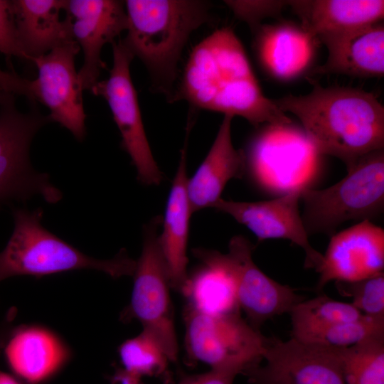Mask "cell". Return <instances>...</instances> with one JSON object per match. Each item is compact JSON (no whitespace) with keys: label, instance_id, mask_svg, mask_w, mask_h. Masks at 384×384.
Listing matches in <instances>:
<instances>
[{"label":"cell","instance_id":"obj_13","mask_svg":"<svg viewBox=\"0 0 384 384\" xmlns=\"http://www.w3.org/2000/svg\"><path fill=\"white\" fill-rule=\"evenodd\" d=\"M65 19L73 40L83 52V63L78 71L83 90H90L100 81L105 64L103 46L115 41L127 30L124 1L119 0H66Z\"/></svg>","mask_w":384,"mask_h":384},{"label":"cell","instance_id":"obj_27","mask_svg":"<svg viewBox=\"0 0 384 384\" xmlns=\"http://www.w3.org/2000/svg\"><path fill=\"white\" fill-rule=\"evenodd\" d=\"M289 314L292 336L336 323L356 320L364 316L351 303L334 300L326 295L299 302Z\"/></svg>","mask_w":384,"mask_h":384},{"label":"cell","instance_id":"obj_35","mask_svg":"<svg viewBox=\"0 0 384 384\" xmlns=\"http://www.w3.org/2000/svg\"><path fill=\"white\" fill-rule=\"evenodd\" d=\"M0 384H23L14 376L0 370Z\"/></svg>","mask_w":384,"mask_h":384},{"label":"cell","instance_id":"obj_33","mask_svg":"<svg viewBox=\"0 0 384 384\" xmlns=\"http://www.w3.org/2000/svg\"><path fill=\"white\" fill-rule=\"evenodd\" d=\"M0 88L16 95H23L31 102H36L31 91V80L14 73L0 70Z\"/></svg>","mask_w":384,"mask_h":384},{"label":"cell","instance_id":"obj_34","mask_svg":"<svg viewBox=\"0 0 384 384\" xmlns=\"http://www.w3.org/2000/svg\"><path fill=\"white\" fill-rule=\"evenodd\" d=\"M110 384H144L138 378L124 371L122 368H116L110 378Z\"/></svg>","mask_w":384,"mask_h":384},{"label":"cell","instance_id":"obj_10","mask_svg":"<svg viewBox=\"0 0 384 384\" xmlns=\"http://www.w3.org/2000/svg\"><path fill=\"white\" fill-rule=\"evenodd\" d=\"M80 48L73 40L32 59L38 77L31 80L36 102L50 110L51 122L65 127L80 142L86 135L82 88L75 65Z\"/></svg>","mask_w":384,"mask_h":384},{"label":"cell","instance_id":"obj_21","mask_svg":"<svg viewBox=\"0 0 384 384\" xmlns=\"http://www.w3.org/2000/svg\"><path fill=\"white\" fill-rule=\"evenodd\" d=\"M187 149L181 150L179 164L168 196L159 234V245L171 287L181 291L188 276L187 245L192 210L187 193Z\"/></svg>","mask_w":384,"mask_h":384},{"label":"cell","instance_id":"obj_18","mask_svg":"<svg viewBox=\"0 0 384 384\" xmlns=\"http://www.w3.org/2000/svg\"><path fill=\"white\" fill-rule=\"evenodd\" d=\"M201 264L187 279L181 291L187 308L210 314H240L233 264L229 255L206 249L193 250Z\"/></svg>","mask_w":384,"mask_h":384},{"label":"cell","instance_id":"obj_12","mask_svg":"<svg viewBox=\"0 0 384 384\" xmlns=\"http://www.w3.org/2000/svg\"><path fill=\"white\" fill-rule=\"evenodd\" d=\"M298 188L268 201L241 202L220 198L212 208L232 216L247 227L258 240L285 239L303 249L304 267L317 272L323 262V255L310 244L299 203L302 190Z\"/></svg>","mask_w":384,"mask_h":384},{"label":"cell","instance_id":"obj_22","mask_svg":"<svg viewBox=\"0 0 384 384\" xmlns=\"http://www.w3.org/2000/svg\"><path fill=\"white\" fill-rule=\"evenodd\" d=\"M255 48L263 68L274 78L287 80L304 71L312 60L315 38L291 23L261 25Z\"/></svg>","mask_w":384,"mask_h":384},{"label":"cell","instance_id":"obj_29","mask_svg":"<svg viewBox=\"0 0 384 384\" xmlns=\"http://www.w3.org/2000/svg\"><path fill=\"white\" fill-rule=\"evenodd\" d=\"M336 286L363 315L384 318V272L355 282H336Z\"/></svg>","mask_w":384,"mask_h":384},{"label":"cell","instance_id":"obj_5","mask_svg":"<svg viewBox=\"0 0 384 384\" xmlns=\"http://www.w3.org/2000/svg\"><path fill=\"white\" fill-rule=\"evenodd\" d=\"M347 172L330 187L302 190V218L309 235L321 233L331 237L347 221L370 220L383 213V149L362 156Z\"/></svg>","mask_w":384,"mask_h":384},{"label":"cell","instance_id":"obj_9","mask_svg":"<svg viewBox=\"0 0 384 384\" xmlns=\"http://www.w3.org/2000/svg\"><path fill=\"white\" fill-rule=\"evenodd\" d=\"M112 45L113 63L110 75L99 81L91 92L107 102L122 136V146L137 169L138 180L146 186L159 185L162 174L149 146L130 75L134 56L122 40Z\"/></svg>","mask_w":384,"mask_h":384},{"label":"cell","instance_id":"obj_31","mask_svg":"<svg viewBox=\"0 0 384 384\" xmlns=\"http://www.w3.org/2000/svg\"><path fill=\"white\" fill-rule=\"evenodd\" d=\"M0 53L28 60L20 42L11 2L0 0Z\"/></svg>","mask_w":384,"mask_h":384},{"label":"cell","instance_id":"obj_23","mask_svg":"<svg viewBox=\"0 0 384 384\" xmlns=\"http://www.w3.org/2000/svg\"><path fill=\"white\" fill-rule=\"evenodd\" d=\"M302 21V27L316 39L381 22L383 0L288 1Z\"/></svg>","mask_w":384,"mask_h":384},{"label":"cell","instance_id":"obj_32","mask_svg":"<svg viewBox=\"0 0 384 384\" xmlns=\"http://www.w3.org/2000/svg\"><path fill=\"white\" fill-rule=\"evenodd\" d=\"M238 372L229 369H211L209 371L183 375L176 384H233Z\"/></svg>","mask_w":384,"mask_h":384},{"label":"cell","instance_id":"obj_20","mask_svg":"<svg viewBox=\"0 0 384 384\" xmlns=\"http://www.w3.org/2000/svg\"><path fill=\"white\" fill-rule=\"evenodd\" d=\"M233 117L224 115L215 140L204 160L191 178L187 193L192 213L210 207L233 178H241L246 169L245 152L236 149L231 138Z\"/></svg>","mask_w":384,"mask_h":384},{"label":"cell","instance_id":"obj_17","mask_svg":"<svg viewBox=\"0 0 384 384\" xmlns=\"http://www.w3.org/2000/svg\"><path fill=\"white\" fill-rule=\"evenodd\" d=\"M4 356L20 380L26 384H43L64 368L71 353L53 331L39 325H26L10 334Z\"/></svg>","mask_w":384,"mask_h":384},{"label":"cell","instance_id":"obj_8","mask_svg":"<svg viewBox=\"0 0 384 384\" xmlns=\"http://www.w3.org/2000/svg\"><path fill=\"white\" fill-rule=\"evenodd\" d=\"M159 216L145 226L141 255L137 261L129 306L124 315L135 319L163 347L171 362L178 353L171 287L159 245Z\"/></svg>","mask_w":384,"mask_h":384},{"label":"cell","instance_id":"obj_30","mask_svg":"<svg viewBox=\"0 0 384 384\" xmlns=\"http://www.w3.org/2000/svg\"><path fill=\"white\" fill-rule=\"evenodd\" d=\"M238 19L245 22L252 31H256L262 21L281 13L288 1H224Z\"/></svg>","mask_w":384,"mask_h":384},{"label":"cell","instance_id":"obj_16","mask_svg":"<svg viewBox=\"0 0 384 384\" xmlns=\"http://www.w3.org/2000/svg\"><path fill=\"white\" fill-rule=\"evenodd\" d=\"M291 124H267L252 138L247 154H245L246 166L248 165L260 183L264 185L274 174L267 187L272 179L273 185L277 174H279L277 188L280 189H283L282 174H292L298 186L306 187L299 183L294 174L302 178L299 174L306 172L307 166H311L314 156L319 154L304 132Z\"/></svg>","mask_w":384,"mask_h":384},{"label":"cell","instance_id":"obj_11","mask_svg":"<svg viewBox=\"0 0 384 384\" xmlns=\"http://www.w3.org/2000/svg\"><path fill=\"white\" fill-rule=\"evenodd\" d=\"M262 361L243 373L253 384H345L337 348L269 339Z\"/></svg>","mask_w":384,"mask_h":384},{"label":"cell","instance_id":"obj_4","mask_svg":"<svg viewBox=\"0 0 384 384\" xmlns=\"http://www.w3.org/2000/svg\"><path fill=\"white\" fill-rule=\"evenodd\" d=\"M13 216V233L0 252V282L18 275L41 277L82 269L102 271L113 278L134 274L136 261L124 250L111 260L95 259L46 230L41 224V208H16Z\"/></svg>","mask_w":384,"mask_h":384},{"label":"cell","instance_id":"obj_26","mask_svg":"<svg viewBox=\"0 0 384 384\" xmlns=\"http://www.w3.org/2000/svg\"><path fill=\"white\" fill-rule=\"evenodd\" d=\"M122 368L138 378H159L169 381L171 362L161 344L147 331L124 341L118 348Z\"/></svg>","mask_w":384,"mask_h":384},{"label":"cell","instance_id":"obj_25","mask_svg":"<svg viewBox=\"0 0 384 384\" xmlns=\"http://www.w3.org/2000/svg\"><path fill=\"white\" fill-rule=\"evenodd\" d=\"M337 350L345 384H384V334Z\"/></svg>","mask_w":384,"mask_h":384},{"label":"cell","instance_id":"obj_1","mask_svg":"<svg viewBox=\"0 0 384 384\" xmlns=\"http://www.w3.org/2000/svg\"><path fill=\"white\" fill-rule=\"evenodd\" d=\"M183 100L196 108L243 117L255 126L292 122L263 94L229 27L215 31L193 48L171 101Z\"/></svg>","mask_w":384,"mask_h":384},{"label":"cell","instance_id":"obj_7","mask_svg":"<svg viewBox=\"0 0 384 384\" xmlns=\"http://www.w3.org/2000/svg\"><path fill=\"white\" fill-rule=\"evenodd\" d=\"M185 322L186 348L191 360L239 373L262 361L270 338L240 314L210 315L186 308Z\"/></svg>","mask_w":384,"mask_h":384},{"label":"cell","instance_id":"obj_24","mask_svg":"<svg viewBox=\"0 0 384 384\" xmlns=\"http://www.w3.org/2000/svg\"><path fill=\"white\" fill-rule=\"evenodd\" d=\"M66 0H12L18 38L28 60L73 41L65 18Z\"/></svg>","mask_w":384,"mask_h":384},{"label":"cell","instance_id":"obj_2","mask_svg":"<svg viewBox=\"0 0 384 384\" xmlns=\"http://www.w3.org/2000/svg\"><path fill=\"white\" fill-rule=\"evenodd\" d=\"M273 101L297 117L319 154L339 159L347 169L384 148V107L372 92L315 85L308 94H289Z\"/></svg>","mask_w":384,"mask_h":384},{"label":"cell","instance_id":"obj_28","mask_svg":"<svg viewBox=\"0 0 384 384\" xmlns=\"http://www.w3.org/2000/svg\"><path fill=\"white\" fill-rule=\"evenodd\" d=\"M380 334H384V318L364 315L356 320L302 331L292 337L329 348H343Z\"/></svg>","mask_w":384,"mask_h":384},{"label":"cell","instance_id":"obj_14","mask_svg":"<svg viewBox=\"0 0 384 384\" xmlns=\"http://www.w3.org/2000/svg\"><path fill=\"white\" fill-rule=\"evenodd\" d=\"M253 247L244 236L236 235L228 244L235 274L236 293L240 310L256 329L275 316L289 313L304 300L296 289L266 275L254 262Z\"/></svg>","mask_w":384,"mask_h":384},{"label":"cell","instance_id":"obj_19","mask_svg":"<svg viewBox=\"0 0 384 384\" xmlns=\"http://www.w3.org/2000/svg\"><path fill=\"white\" fill-rule=\"evenodd\" d=\"M326 48V62L316 74L380 78L384 74V26L381 22L317 38Z\"/></svg>","mask_w":384,"mask_h":384},{"label":"cell","instance_id":"obj_15","mask_svg":"<svg viewBox=\"0 0 384 384\" xmlns=\"http://www.w3.org/2000/svg\"><path fill=\"white\" fill-rule=\"evenodd\" d=\"M383 270L384 230L370 220H362L331 237L317 271L316 287L321 290L331 281L363 279Z\"/></svg>","mask_w":384,"mask_h":384},{"label":"cell","instance_id":"obj_3","mask_svg":"<svg viewBox=\"0 0 384 384\" xmlns=\"http://www.w3.org/2000/svg\"><path fill=\"white\" fill-rule=\"evenodd\" d=\"M125 47L146 66L153 87L171 101L178 63L193 31L210 21L200 0H127Z\"/></svg>","mask_w":384,"mask_h":384},{"label":"cell","instance_id":"obj_6","mask_svg":"<svg viewBox=\"0 0 384 384\" xmlns=\"http://www.w3.org/2000/svg\"><path fill=\"white\" fill-rule=\"evenodd\" d=\"M28 112L18 110L16 95L0 88V205L12 201H25L35 195L49 203L62 198L47 174L32 167L29 151L36 133L51 122L36 103Z\"/></svg>","mask_w":384,"mask_h":384}]
</instances>
